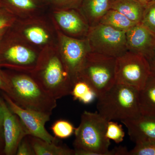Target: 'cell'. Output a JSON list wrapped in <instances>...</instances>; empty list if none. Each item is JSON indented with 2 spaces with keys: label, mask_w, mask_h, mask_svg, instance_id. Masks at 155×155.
I'll return each mask as SVG.
<instances>
[{
  "label": "cell",
  "mask_w": 155,
  "mask_h": 155,
  "mask_svg": "<svg viewBox=\"0 0 155 155\" xmlns=\"http://www.w3.org/2000/svg\"><path fill=\"white\" fill-rule=\"evenodd\" d=\"M54 4L67 7H72L77 5L81 0H49Z\"/></svg>",
  "instance_id": "30"
},
{
  "label": "cell",
  "mask_w": 155,
  "mask_h": 155,
  "mask_svg": "<svg viewBox=\"0 0 155 155\" xmlns=\"http://www.w3.org/2000/svg\"><path fill=\"white\" fill-rule=\"evenodd\" d=\"M11 87L10 97L24 109L51 116L57 107V100L45 91L32 77L23 74L8 76Z\"/></svg>",
  "instance_id": "3"
},
{
  "label": "cell",
  "mask_w": 155,
  "mask_h": 155,
  "mask_svg": "<svg viewBox=\"0 0 155 155\" xmlns=\"http://www.w3.org/2000/svg\"><path fill=\"white\" fill-rule=\"evenodd\" d=\"M137 1L145 6L147 3H148L151 0H137Z\"/></svg>",
  "instance_id": "36"
},
{
  "label": "cell",
  "mask_w": 155,
  "mask_h": 155,
  "mask_svg": "<svg viewBox=\"0 0 155 155\" xmlns=\"http://www.w3.org/2000/svg\"><path fill=\"white\" fill-rule=\"evenodd\" d=\"M55 17L62 29L70 34L77 35L88 32L90 27L74 10L59 11L55 13Z\"/></svg>",
  "instance_id": "14"
},
{
  "label": "cell",
  "mask_w": 155,
  "mask_h": 155,
  "mask_svg": "<svg viewBox=\"0 0 155 155\" xmlns=\"http://www.w3.org/2000/svg\"><path fill=\"white\" fill-rule=\"evenodd\" d=\"M7 28H2L0 29V41L2 40L3 36L5 35V32H6Z\"/></svg>",
  "instance_id": "35"
},
{
  "label": "cell",
  "mask_w": 155,
  "mask_h": 155,
  "mask_svg": "<svg viewBox=\"0 0 155 155\" xmlns=\"http://www.w3.org/2000/svg\"><path fill=\"white\" fill-rule=\"evenodd\" d=\"M25 36L30 41L36 45L44 44L48 40V35L42 28L33 26L27 28L24 31Z\"/></svg>",
  "instance_id": "23"
},
{
  "label": "cell",
  "mask_w": 155,
  "mask_h": 155,
  "mask_svg": "<svg viewBox=\"0 0 155 155\" xmlns=\"http://www.w3.org/2000/svg\"><path fill=\"white\" fill-rule=\"evenodd\" d=\"M4 149H5V141H4L2 126L0 127V154L4 153Z\"/></svg>",
  "instance_id": "33"
},
{
  "label": "cell",
  "mask_w": 155,
  "mask_h": 155,
  "mask_svg": "<svg viewBox=\"0 0 155 155\" xmlns=\"http://www.w3.org/2000/svg\"><path fill=\"white\" fill-rule=\"evenodd\" d=\"M60 40L61 59L74 84L91 49L87 39H78L62 35Z\"/></svg>",
  "instance_id": "9"
},
{
  "label": "cell",
  "mask_w": 155,
  "mask_h": 155,
  "mask_svg": "<svg viewBox=\"0 0 155 155\" xmlns=\"http://www.w3.org/2000/svg\"><path fill=\"white\" fill-rule=\"evenodd\" d=\"M151 69L155 70V42L150 54L147 59Z\"/></svg>",
  "instance_id": "32"
},
{
  "label": "cell",
  "mask_w": 155,
  "mask_h": 155,
  "mask_svg": "<svg viewBox=\"0 0 155 155\" xmlns=\"http://www.w3.org/2000/svg\"><path fill=\"white\" fill-rule=\"evenodd\" d=\"M12 22V19L11 17L5 11L0 8V29L8 28L11 25Z\"/></svg>",
  "instance_id": "29"
},
{
  "label": "cell",
  "mask_w": 155,
  "mask_h": 155,
  "mask_svg": "<svg viewBox=\"0 0 155 155\" xmlns=\"http://www.w3.org/2000/svg\"><path fill=\"white\" fill-rule=\"evenodd\" d=\"M125 136V131L122 125L114 121H108L106 131L107 138L119 143L124 140Z\"/></svg>",
  "instance_id": "24"
},
{
  "label": "cell",
  "mask_w": 155,
  "mask_h": 155,
  "mask_svg": "<svg viewBox=\"0 0 155 155\" xmlns=\"http://www.w3.org/2000/svg\"><path fill=\"white\" fill-rule=\"evenodd\" d=\"M4 112L3 129L5 141L4 153L16 155L22 139L29 133L18 116L9 109L4 99L1 98Z\"/></svg>",
  "instance_id": "10"
},
{
  "label": "cell",
  "mask_w": 155,
  "mask_h": 155,
  "mask_svg": "<svg viewBox=\"0 0 155 155\" xmlns=\"http://www.w3.org/2000/svg\"><path fill=\"white\" fill-rule=\"evenodd\" d=\"M0 90L10 96L11 93V83L8 76L0 70Z\"/></svg>",
  "instance_id": "28"
},
{
  "label": "cell",
  "mask_w": 155,
  "mask_h": 155,
  "mask_svg": "<svg viewBox=\"0 0 155 155\" xmlns=\"http://www.w3.org/2000/svg\"><path fill=\"white\" fill-rule=\"evenodd\" d=\"M3 99L10 110L18 116L28 130L29 135L38 137L50 143L58 144L59 140L47 130L45 125L50 120V115L33 110L24 109L16 104L5 93Z\"/></svg>",
  "instance_id": "8"
},
{
  "label": "cell",
  "mask_w": 155,
  "mask_h": 155,
  "mask_svg": "<svg viewBox=\"0 0 155 155\" xmlns=\"http://www.w3.org/2000/svg\"><path fill=\"white\" fill-rule=\"evenodd\" d=\"M35 155H75V150L65 146L58 145L38 137L28 135Z\"/></svg>",
  "instance_id": "17"
},
{
  "label": "cell",
  "mask_w": 155,
  "mask_h": 155,
  "mask_svg": "<svg viewBox=\"0 0 155 155\" xmlns=\"http://www.w3.org/2000/svg\"><path fill=\"white\" fill-rule=\"evenodd\" d=\"M142 115L155 117V70L151 69L143 88L139 91Z\"/></svg>",
  "instance_id": "15"
},
{
  "label": "cell",
  "mask_w": 155,
  "mask_h": 155,
  "mask_svg": "<svg viewBox=\"0 0 155 155\" xmlns=\"http://www.w3.org/2000/svg\"><path fill=\"white\" fill-rule=\"evenodd\" d=\"M128 155H155V141H145L135 143L129 151Z\"/></svg>",
  "instance_id": "25"
},
{
  "label": "cell",
  "mask_w": 155,
  "mask_h": 155,
  "mask_svg": "<svg viewBox=\"0 0 155 155\" xmlns=\"http://www.w3.org/2000/svg\"><path fill=\"white\" fill-rule=\"evenodd\" d=\"M9 5L22 10H31L35 8L34 0H5Z\"/></svg>",
  "instance_id": "26"
},
{
  "label": "cell",
  "mask_w": 155,
  "mask_h": 155,
  "mask_svg": "<svg viewBox=\"0 0 155 155\" xmlns=\"http://www.w3.org/2000/svg\"><path fill=\"white\" fill-rule=\"evenodd\" d=\"M111 0H84L82 9L91 25L100 22L110 9Z\"/></svg>",
  "instance_id": "18"
},
{
  "label": "cell",
  "mask_w": 155,
  "mask_h": 155,
  "mask_svg": "<svg viewBox=\"0 0 155 155\" xmlns=\"http://www.w3.org/2000/svg\"><path fill=\"white\" fill-rule=\"evenodd\" d=\"M108 122L98 112H83L74 133L75 155H110V142L106 137Z\"/></svg>",
  "instance_id": "1"
},
{
  "label": "cell",
  "mask_w": 155,
  "mask_h": 155,
  "mask_svg": "<svg viewBox=\"0 0 155 155\" xmlns=\"http://www.w3.org/2000/svg\"><path fill=\"white\" fill-rule=\"evenodd\" d=\"M150 67L144 56L127 51L116 60V83L140 91L150 73Z\"/></svg>",
  "instance_id": "6"
},
{
  "label": "cell",
  "mask_w": 155,
  "mask_h": 155,
  "mask_svg": "<svg viewBox=\"0 0 155 155\" xmlns=\"http://www.w3.org/2000/svg\"><path fill=\"white\" fill-rule=\"evenodd\" d=\"M110 155H128L129 151L126 147L119 146L110 150Z\"/></svg>",
  "instance_id": "31"
},
{
  "label": "cell",
  "mask_w": 155,
  "mask_h": 155,
  "mask_svg": "<svg viewBox=\"0 0 155 155\" xmlns=\"http://www.w3.org/2000/svg\"><path fill=\"white\" fill-rule=\"evenodd\" d=\"M140 23L155 35V0H151L145 5Z\"/></svg>",
  "instance_id": "22"
},
{
  "label": "cell",
  "mask_w": 155,
  "mask_h": 155,
  "mask_svg": "<svg viewBox=\"0 0 155 155\" xmlns=\"http://www.w3.org/2000/svg\"><path fill=\"white\" fill-rule=\"evenodd\" d=\"M87 39L92 52L116 58L128 51L126 32L100 22L90 27Z\"/></svg>",
  "instance_id": "7"
},
{
  "label": "cell",
  "mask_w": 155,
  "mask_h": 155,
  "mask_svg": "<svg viewBox=\"0 0 155 155\" xmlns=\"http://www.w3.org/2000/svg\"><path fill=\"white\" fill-rule=\"evenodd\" d=\"M144 5L137 0H114L110 9L119 11L135 23H140L143 16Z\"/></svg>",
  "instance_id": "16"
},
{
  "label": "cell",
  "mask_w": 155,
  "mask_h": 155,
  "mask_svg": "<svg viewBox=\"0 0 155 155\" xmlns=\"http://www.w3.org/2000/svg\"><path fill=\"white\" fill-rule=\"evenodd\" d=\"M113 1H114V0H111V2H113Z\"/></svg>",
  "instance_id": "37"
},
{
  "label": "cell",
  "mask_w": 155,
  "mask_h": 155,
  "mask_svg": "<svg viewBox=\"0 0 155 155\" xmlns=\"http://www.w3.org/2000/svg\"><path fill=\"white\" fill-rule=\"evenodd\" d=\"M71 95L73 99L84 104H89L97 98L96 93L91 87L85 81L78 78L73 84Z\"/></svg>",
  "instance_id": "20"
},
{
  "label": "cell",
  "mask_w": 155,
  "mask_h": 155,
  "mask_svg": "<svg viewBox=\"0 0 155 155\" xmlns=\"http://www.w3.org/2000/svg\"><path fill=\"white\" fill-rule=\"evenodd\" d=\"M36 54L28 48L19 45H14L6 48L2 53L0 64L27 69L35 65Z\"/></svg>",
  "instance_id": "13"
},
{
  "label": "cell",
  "mask_w": 155,
  "mask_h": 155,
  "mask_svg": "<svg viewBox=\"0 0 155 155\" xmlns=\"http://www.w3.org/2000/svg\"><path fill=\"white\" fill-rule=\"evenodd\" d=\"M4 121V112L0 98V127H2Z\"/></svg>",
  "instance_id": "34"
},
{
  "label": "cell",
  "mask_w": 155,
  "mask_h": 155,
  "mask_svg": "<svg viewBox=\"0 0 155 155\" xmlns=\"http://www.w3.org/2000/svg\"><path fill=\"white\" fill-rule=\"evenodd\" d=\"M127 128L130 139L135 143L155 141V117L140 114L121 121Z\"/></svg>",
  "instance_id": "12"
},
{
  "label": "cell",
  "mask_w": 155,
  "mask_h": 155,
  "mask_svg": "<svg viewBox=\"0 0 155 155\" xmlns=\"http://www.w3.org/2000/svg\"><path fill=\"white\" fill-rule=\"evenodd\" d=\"M116 58L91 52L81 69L78 78L85 81L96 93L97 98L116 83Z\"/></svg>",
  "instance_id": "4"
},
{
  "label": "cell",
  "mask_w": 155,
  "mask_h": 155,
  "mask_svg": "<svg viewBox=\"0 0 155 155\" xmlns=\"http://www.w3.org/2000/svg\"><path fill=\"white\" fill-rule=\"evenodd\" d=\"M97 99V112L108 121L121 122L141 114L139 91L131 87L116 83Z\"/></svg>",
  "instance_id": "2"
},
{
  "label": "cell",
  "mask_w": 155,
  "mask_h": 155,
  "mask_svg": "<svg viewBox=\"0 0 155 155\" xmlns=\"http://www.w3.org/2000/svg\"><path fill=\"white\" fill-rule=\"evenodd\" d=\"M32 78L56 100L71 94L73 82L62 59L57 56H51L39 65Z\"/></svg>",
  "instance_id": "5"
},
{
  "label": "cell",
  "mask_w": 155,
  "mask_h": 155,
  "mask_svg": "<svg viewBox=\"0 0 155 155\" xmlns=\"http://www.w3.org/2000/svg\"><path fill=\"white\" fill-rule=\"evenodd\" d=\"M99 22L125 32L137 24L131 21L119 11L112 9H110L103 16Z\"/></svg>",
  "instance_id": "19"
},
{
  "label": "cell",
  "mask_w": 155,
  "mask_h": 155,
  "mask_svg": "<svg viewBox=\"0 0 155 155\" xmlns=\"http://www.w3.org/2000/svg\"><path fill=\"white\" fill-rule=\"evenodd\" d=\"M127 51L149 56L155 42V35L141 23L133 26L126 32Z\"/></svg>",
  "instance_id": "11"
},
{
  "label": "cell",
  "mask_w": 155,
  "mask_h": 155,
  "mask_svg": "<svg viewBox=\"0 0 155 155\" xmlns=\"http://www.w3.org/2000/svg\"><path fill=\"white\" fill-rule=\"evenodd\" d=\"M51 130L58 139H66L75 133V128L71 122L64 119H59L53 123Z\"/></svg>",
  "instance_id": "21"
},
{
  "label": "cell",
  "mask_w": 155,
  "mask_h": 155,
  "mask_svg": "<svg viewBox=\"0 0 155 155\" xmlns=\"http://www.w3.org/2000/svg\"><path fill=\"white\" fill-rule=\"evenodd\" d=\"M16 155H35L29 141L28 135L22 139L20 142L17 148Z\"/></svg>",
  "instance_id": "27"
}]
</instances>
